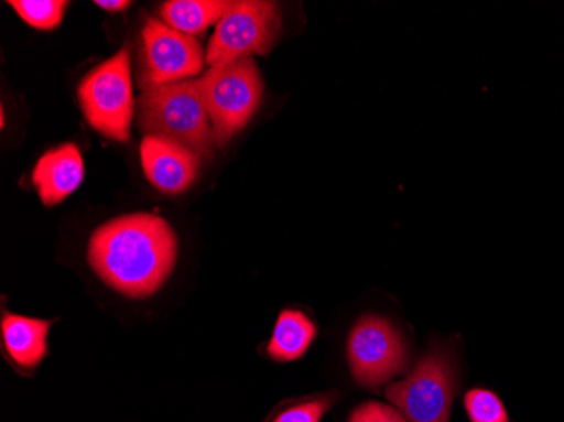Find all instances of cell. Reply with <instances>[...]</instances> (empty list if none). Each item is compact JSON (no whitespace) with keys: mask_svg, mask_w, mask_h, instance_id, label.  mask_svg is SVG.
Returning a JSON list of instances; mask_svg holds the SVG:
<instances>
[{"mask_svg":"<svg viewBox=\"0 0 564 422\" xmlns=\"http://www.w3.org/2000/svg\"><path fill=\"white\" fill-rule=\"evenodd\" d=\"M87 257L98 279L116 293L145 300L173 274L177 237L160 215H122L91 234Z\"/></svg>","mask_w":564,"mask_h":422,"instance_id":"cell-1","label":"cell"},{"mask_svg":"<svg viewBox=\"0 0 564 422\" xmlns=\"http://www.w3.org/2000/svg\"><path fill=\"white\" fill-rule=\"evenodd\" d=\"M138 126L144 136H161L210 158L214 129L199 80L144 88L138 101Z\"/></svg>","mask_w":564,"mask_h":422,"instance_id":"cell-2","label":"cell"},{"mask_svg":"<svg viewBox=\"0 0 564 422\" xmlns=\"http://www.w3.org/2000/svg\"><path fill=\"white\" fill-rule=\"evenodd\" d=\"M199 88L218 145L246 129L258 112L264 94L261 72L253 58L210 66L199 78Z\"/></svg>","mask_w":564,"mask_h":422,"instance_id":"cell-3","label":"cell"},{"mask_svg":"<svg viewBox=\"0 0 564 422\" xmlns=\"http://www.w3.org/2000/svg\"><path fill=\"white\" fill-rule=\"evenodd\" d=\"M78 100L85 119L101 136L117 142L131 139L135 100L127 47L87 73L78 85Z\"/></svg>","mask_w":564,"mask_h":422,"instance_id":"cell-4","label":"cell"},{"mask_svg":"<svg viewBox=\"0 0 564 422\" xmlns=\"http://www.w3.org/2000/svg\"><path fill=\"white\" fill-rule=\"evenodd\" d=\"M281 25L282 12L275 2H230L224 18L215 25L214 36L208 44V65L268 55L278 41Z\"/></svg>","mask_w":564,"mask_h":422,"instance_id":"cell-5","label":"cell"},{"mask_svg":"<svg viewBox=\"0 0 564 422\" xmlns=\"http://www.w3.org/2000/svg\"><path fill=\"white\" fill-rule=\"evenodd\" d=\"M455 389V367L448 355L431 350L405 379L389 386L386 396L408 422H449Z\"/></svg>","mask_w":564,"mask_h":422,"instance_id":"cell-6","label":"cell"},{"mask_svg":"<svg viewBox=\"0 0 564 422\" xmlns=\"http://www.w3.org/2000/svg\"><path fill=\"white\" fill-rule=\"evenodd\" d=\"M348 364L358 386L379 389L408 367V348L401 333L382 316L367 314L351 328Z\"/></svg>","mask_w":564,"mask_h":422,"instance_id":"cell-7","label":"cell"},{"mask_svg":"<svg viewBox=\"0 0 564 422\" xmlns=\"http://www.w3.org/2000/svg\"><path fill=\"white\" fill-rule=\"evenodd\" d=\"M207 53L196 37L173 30L161 19H149L142 30L141 82L144 88L180 84L199 75Z\"/></svg>","mask_w":564,"mask_h":422,"instance_id":"cell-8","label":"cell"},{"mask_svg":"<svg viewBox=\"0 0 564 422\" xmlns=\"http://www.w3.org/2000/svg\"><path fill=\"white\" fill-rule=\"evenodd\" d=\"M141 161L148 180L166 195H180L192 188L199 173L198 154L161 136H144Z\"/></svg>","mask_w":564,"mask_h":422,"instance_id":"cell-9","label":"cell"},{"mask_svg":"<svg viewBox=\"0 0 564 422\" xmlns=\"http://www.w3.org/2000/svg\"><path fill=\"white\" fill-rule=\"evenodd\" d=\"M84 176L80 149L68 142L41 155L34 166L33 184L43 205L56 206L80 188Z\"/></svg>","mask_w":564,"mask_h":422,"instance_id":"cell-10","label":"cell"},{"mask_svg":"<svg viewBox=\"0 0 564 422\" xmlns=\"http://www.w3.org/2000/svg\"><path fill=\"white\" fill-rule=\"evenodd\" d=\"M50 320L28 318L21 314L2 316V343L6 354L19 368L34 370L47 355Z\"/></svg>","mask_w":564,"mask_h":422,"instance_id":"cell-11","label":"cell"},{"mask_svg":"<svg viewBox=\"0 0 564 422\" xmlns=\"http://www.w3.org/2000/svg\"><path fill=\"white\" fill-rule=\"evenodd\" d=\"M315 338V323L306 314L297 310H284L279 314L269 339L268 355L275 361L300 360Z\"/></svg>","mask_w":564,"mask_h":422,"instance_id":"cell-12","label":"cell"},{"mask_svg":"<svg viewBox=\"0 0 564 422\" xmlns=\"http://www.w3.org/2000/svg\"><path fill=\"white\" fill-rule=\"evenodd\" d=\"M230 2L225 0H170L161 8V21L188 36L205 33L224 18Z\"/></svg>","mask_w":564,"mask_h":422,"instance_id":"cell-13","label":"cell"},{"mask_svg":"<svg viewBox=\"0 0 564 422\" xmlns=\"http://www.w3.org/2000/svg\"><path fill=\"white\" fill-rule=\"evenodd\" d=\"M19 18L34 30L53 31L65 18L69 2L65 0H12L9 2Z\"/></svg>","mask_w":564,"mask_h":422,"instance_id":"cell-14","label":"cell"},{"mask_svg":"<svg viewBox=\"0 0 564 422\" xmlns=\"http://www.w3.org/2000/svg\"><path fill=\"white\" fill-rule=\"evenodd\" d=\"M465 409L471 422H510L499 396L487 389L470 390L465 396Z\"/></svg>","mask_w":564,"mask_h":422,"instance_id":"cell-15","label":"cell"},{"mask_svg":"<svg viewBox=\"0 0 564 422\" xmlns=\"http://www.w3.org/2000/svg\"><path fill=\"white\" fill-rule=\"evenodd\" d=\"M332 408V399L316 398L296 402L291 408L282 409L272 422H322L323 415Z\"/></svg>","mask_w":564,"mask_h":422,"instance_id":"cell-16","label":"cell"},{"mask_svg":"<svg viewBox=\"0 0 564 422\" xmlns=\"http://www.w3.org/2000/svg\"><path fill=\"white\" fill-rule=\"evenodd\" d=\"M348 422H408L401 412L380 402H366L351 412Z\"/></svg>","mask_w":564,"mask_h":422,"instance_id":"cell-17","label":"cell"},{"mask_svg":"<svg viewBox=\"0 0 564 422\" xmlns=\"http://www.w3.org/2000/svg\"><path fill=\"white\" fill-rule=\"evenodd\" d=\"M95 6H98L100 9H106V11L119 12L126 11V9L131 6V2H127V0H97Z\"/></svg>","mask_w":564,"mask_h":422,"instance_id":"cell-18","label":"cell"}]
</instances>
